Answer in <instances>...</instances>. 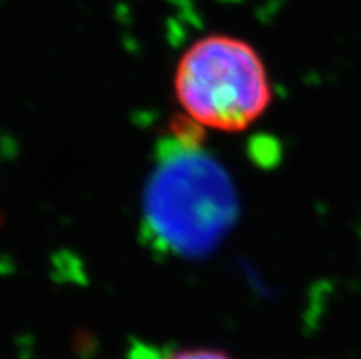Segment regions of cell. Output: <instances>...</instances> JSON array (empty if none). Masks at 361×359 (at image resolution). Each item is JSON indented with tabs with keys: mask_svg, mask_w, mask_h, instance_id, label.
Masks as SVG:
<instances>
[{
	"mask_svg": "<svg viewBox=\"0 0 361 359\" xmlns=\"http://www.w3.org/2000/svg\"><path fill=\"white\" fill-rule=\"evenodd\" d=\"M174 96L198 127L243 132L268 112L274 88L264 61L250 42L211 33L178 59Z\"/></svg>",
	"mask_w": 361,
	"mask_h": 359,
	"instance_id": "2",
	"label": "cell"
},
{
	"mask_svg": "<svg viewBox=\"0 0 361 359\" xmlns=\"http://www.w3.org/2000/svg\"><path fill=\"white\" fill-rule=\"evenodd\" d=\"M176 145L152 171L143 196L147 237L164 253L197 259L215 250L237 219V193L224 167L195 138Z\"/></svg>",
	"mask_w": 361,
	"mask_h": 359,
	"instance_id": "1",
	"label": "cell"
},
{
	"mask_svg": "<svg viewBox=\"0 0 361 359\" xmlns=\"http://www.w3.org/2000/svg\"><path fill=\"white\" fill-rule=\"evenodd\" d=\"M160 359H235L222 348L215 346H188V348H178V351L167 352Z\"/></svg>",
	"mask_w": 361,
	"mask_h": 359,
	"instance_id": "3",
	"label": "cell"
}]
</instances>
